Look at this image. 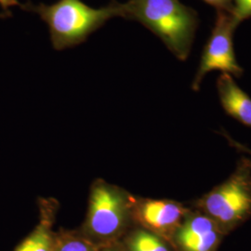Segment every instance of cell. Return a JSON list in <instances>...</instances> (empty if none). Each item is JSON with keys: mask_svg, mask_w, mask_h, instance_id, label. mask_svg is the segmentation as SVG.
<instances>
[{"mask_svg": "<svg viewBox=\"0 0 251 251\" xmlns=\"http://www.w3.org/2000/svg\"></svg>", "mask_w": 251, "mask_h": 251, "instance_id": "15", "label": "cell"}, {"mask_svg": "<svg viewBox=\"0 0 251 251\" xmlns=\"http://www.w3.org/2000/svg\"><path fill=\"white\" fill-rule=\"evenodd\" d=\"M128 251H172L160 235L139 229L131 234L128 240Z\"/></svg>", "mask_w": 251, "mask_h": 251, "instance_id": "9", "label": "cell"}, {"mask_svg": "<svg viewBox=\"0 0 251 251\" xmlns=\"http://www.w3.org/2000/svg\"><path fill=\"white\" fill-rule=\"evenodd\" d=\"M126 217L125 199L118 192L103 184L93 189L88 220L91 233L101 237L114 235L123 227Z\"/></svg>", "mask_w": 251, "mask_h": 251, "instance_id": "5", "label": "cell"}, {"mask_svg": "<svg viewBox=\"0 0 251 251\" xmlns=\"http://www.w3.org/2000/svg\"><path fill=\"white\" fill-rule=\"evenodd\" d=\"M206 4L215 8L217 10L232 11L233 0H203Z\"/></svg>", "mask_w": 251, "mask_h": 251, "instance_id": "13", "label": "cell"}, {"mask_svg": "<svg viewBox=\"0 0 251 251\" xmlns=\"http://www.w3.org/2000/svg\"><path fill=\"white\" fill-rule=\"evenodd\" d=\"M22 9L36 14L48 26L55 50H64L84 43L108 21L122 18V3L112 0L102 8H92L82 0H58L52 4L28 2Z\"/></svg>", "mask_w": 251, "mask_h": 251, "instance_id": "1", "label": "cell"}, {"mask_svg": "<svg viewBox=\"0 0 251 251\" xmlns=\"http://www.w3.org/2000/svg\"><path fill=\"white\" fill-rule=\"evenodd\" d=\"M136 217L146 230L158 235H172L190 208L179 202L165 199H145L136 206Z\"/></svg>", "mask_w": 251, "mask_h": 251, "instance_id": "7", "label": "cell"}, {"mask_svg": "<svg viewBox=\"0 0 251 251\" xmlns=\"http://www.w3.org/2000/svg\"><path fill=\"white\" fill-rule=\"evenodd\" d=\"M238 24L231 11L217 10L215 24L203 50L198 71L192 83V90L198 91L208 73L221 71L233 77H241L242 66L237 62L233 49V33Z\"/></svg>", "mask_w": 251, "mask_h": 251, "instance_id": "4", "label": "cell"}, {"mask_svg": "<svg viewBox=\"0 0 251 251\" xmlns=\"http://www.w3.org/2000/svg\"><path fill=\"white\" fill-rule=\"evenodd\" d=\"M215 222L225 234L247 222L251 216V159L242 157L230 177L194 203Z\"/></svg>", "mask_w": 251, "mask_h": 251, "instance_id": "3", "label": "cell"}, {"mask_svg": "<svg viewBox=\"0 0 251 251\" xmlns=\"http://www.w3.org/2000/svg\"><path fill=\"white\" fill-rule=\"evenodd\" d=\"M228 138V141H230L231 143H233V144H234V146L235 147H239L240 149H243V151H245V152H249L250 154H251V150H250V149H248V148H246V147H244L243 145H240V144H238V143H236V142H234V141H233V140H231L229 137H227Z\"/></svg>", "mask_w": 251, "mask_h": 251, "instance_id": "14", "label": "cell"}, {"mask_svg": "<svg viewBox=\"0 0 251 251\" xmlns=\"http://www.w3.org/2000/svg\"><path fill=\"white\" fill-rule=\"evenodd\" d=\"M14 251H54L50 232L44 225H39Z\"/></svg>", "mask_w": 251, "mask_h": 251, "instance_id": "10", "label": "cell"}, {"mask_svg": "<svg viewBox=\"0 0 251 251\" xmlns=\"http://www.w3.org/2000/svg\"><path fill=\"white\" fill-rule=\"evenodd\" d=\"M56 251H91L90 246L88 243L82 240H69L62 244Z\"/></svg>", "mask_w": 251, "mask_h": 251, "instance_id": "12", "label": "cell"}, {"mask_svg": "<svg viewBox=\"0 0 251 251\" xmlns=\"http://www.w3.org/2000/svg\"><path fill=\"white\" fill-rule=\"evenodd\" d=\"M122 9V18L146 27L179 61L188 59L199 25L195 9L179 0H127Z\"/></svg>", "mask_w": 251, "mask_h": 251, "instance_id": "2", "label": "cell"}, {"mask_svg": "<svg viewBox=\"0 0 251 251\" xmlns=\"http://www.w3.org/2000/svg\"><path fill=\"white\" fill-rule=\"evenodd\" d=\"M217 90L225 113L243 125L251 127V98L237 85L231 75L222 74Z\"/></svg>", "mask_w": 251, "mask_h": 251, "instance_id": "8", "label": "cell"}, {"mask_svg": "<svg viewBox=\"0 0 251 251\" xmlns=\"http://www.w3.org/2000/svg\"><path fill=\"white\" fill-rule=\"evenodd\" d=\"M231 12L238 25L245 20L251 18V0H233Z\"/></svg>", "mask_w": 251, "mask_h": 251, "instance_id": "11", "label": "cell"}, {"mask_svg": "<svg viewBox=\"0 0 251 251\" xmlns=\"http://www.w3.org/2000/svg\"><path fill=\"white\" fill-rule=\"evenodd\" d=\"M224 235L212 219L193 207L173 237L180 251H218Z\"/></svg>", "mask_w": 251, "mask_h": 251, "instance_id": "6", "label": "cell"}]
</instances>
